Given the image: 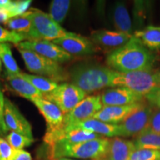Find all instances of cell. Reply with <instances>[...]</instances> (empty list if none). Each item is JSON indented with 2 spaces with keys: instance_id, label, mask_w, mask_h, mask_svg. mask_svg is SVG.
I'll return each mask as SVG.
<instances>
[{
  "instance_id": "obj_20",
  "label": "cell",
  "mask_w": 160,
  "mask_h": 160,
  "mask_svg": "<svg viewBox=\"0 0 160 160\" xmlns=\"http://www.w3.org/2000/svg\"><path fill=\"white\" fill-rule=\"evenodd\" d=\"M112 20L117 31L132 34L133 27L127 8L123 2H116L112 11Z\"/></svg>"
},
{
  "instance_id": "obj_32",
  "label": "cell",
  "mask_w": 160,
  "mask_h": 160,
  "mask_svg": "<svg viewBox=\"0 0 160 160\" xmlns=\"http://www.w3.org/2000/svg\"><path fill=\"white\" fill-rule=\"evenodd\" d=\"M147 130L160 134V109L153 111Z\"/></svg>"
},
{
  "instance_id": "obj_6",
  "label": "cell",
  "mask_w": 160,
  "mask_h": 160,
  "mask_svg": "<svg viewBox=\"0 0 160 160\" xmlns=\"http://www.w3.org/2000/svg\"><path fill=\"white\" fill-rule=\"evenodd\" d=\"M158 86L155 73L152 71L128 73L115 71L112 79V88H127L143 97L148 94L152 90Z\"/></svg>"
},
{
  "instance_id": "obj_39",
  "label": "cell",
  "mask_w": 160,
  "mask_h": 160,
  "mask_svg": "<svg viewBox=\"0 0 160 160\" xmlns=\"http://www.w3.org/2000/svg\"><path fill=\"white\" fill-rule=\"evenodd\" d=\"M159 160H160V159H159Z\"/></svg>"
},
{
  "instance_id": "obj_31",
  "label": "cell",
  "mask_w": 160,
  "mask_h": 160,
  "mask_svg": "<svg viewBox=\"0 0 160 160\" xmlns=\"http://www.w3.org/2000/svg\"><path fill=\"white\" fill-rule=\"evenodd\" d=\"M13 150L6 139L0 137V160H8Z\"/></svg>"
},
{
  "instance_id": "obj_9",
  "label": "cell",
  "mask_w": 160,
  "mask_h": 160,
  "mask_svg": "<svg viewBox=\"0 0 160 160\" xmlns=\"http://www.w3.org/2000/svg\"><path fill=\"white\" fill-rule=\"evenodd\" d=\"M153 111V108L143 103L139 108L126 118L122 122L119 124V137H137L147 130Z\"/></svg>"
},
{
  "instance_id": "obj_7",
  "label": "cell",
  "mask_w": 160,
  "mask_h": 160,
  "mask_svg": "<svg viewBox=\"0 0 160 160\" xmlns=\"http://www.w3.org/2000/svg\"><path fill=\"white\" fill-rule=\"evenodd\" d=\"M86 97L85 92L71 83L59 84L51 93L43 95L44 99L57 105L64 115L74 108Z\"/></svg>"
},
{
  "instance_id": "obj_2",
  "label": "cell",
  "mask_w": 160,
  "mask_h": 160,
  "mask_svg": "<svg viewBox=\"0 0 160 160\" xmlns=\"http://www.w3.org/2000/svg\"><path fill=\"white\" fill-rule=\"evenodd\" d=\"M115 71L102 65L84 64L71 70L69 78L71 84L77 86L86 93L112 87Z\"/></svg>"
},
{
  "instance_id": "obj_5",
  "label": "cell",
  "mask_w": 160,
  "mask_h": 160,
  "mask_svg": "<svg viewBox=\"0 0 160 160\" xmlns=\"http://www.w3.org/2000/svg\"><path fill=\"white\" fill-rule=\"evenodd\" d=\"M28 71L58 83L66 81L69 75L59 63L28 50L18 49Z\"/></svg>"
},
{
  "instance_id": "obj_33",
  "label": "cell",
  "mask_w": 160,
  "mask_h": 160,
  "mask_svg": "<svg viewBox=\"0 0 160 160\" xmlns=\"http://www.w3.org/2000/svg\"><path fill=\"white\" fill-rule=\"evenodd\" d=\"M145 98L152 106L160 109V86L152 90L148 94L145 96Z\"/></svg>"
},
{
  "instance_id": "obj_10",
  "label": "cell",
  "mask_w": 160,
  "mask_h": 160,
  "mask_svg": "<svg viewBox=\"0 0 160 160\" xmlns=\"http://www.w3.org/2000/svg\"><path fill=\"white\" fill-rule=\"evenodd\" d=\"M18 49L28 50L57 63H62L72 59V56L61 47L48 40L25 41L17 45Z\"/></svg>"
},
{
  "instance_id": "obj_17",
  "label": "cell",
  "mask_w": 160,
  "mask_h": 160,
  "mask_svg": "<svg viewBox=\"0 0 160 160\" xmlns=\"http://www.w3.org/2000/svg\"><path fill=\"white\" fill-rule=\"evenodd\" d=\"M135 150L133 141L113 137L110 139L108 148L106 153L97 160H128Z\"/></svg>"
},
{
  "instance_id": "obj_37",
  "label": "cell",
  "mask_w": 160,
  "mask_h": 160,
  "mask_svg": "<svg viewBox=\"0 0 160 160\" xmlns=\"http://www.w3.org/2000/svg\"><path fill=\"white\" fill-rule=\"evenodd\" d=\"M57 160H74V159H68V158H62V159H59Z\"/></svg>"
},
{
  "instance_id": "obj_19",
  "label": "cell",
  "mask_w": 160,
  "mask_h": 160,
  "mask_svg": "<svg viewBox=\"0 0 160 160\" xmlns=\"http://www.w3.org/2000/svg\"><path fill=\"white\" fill-rule=\"evenodd\" d=\"M7 81L10 87L19 96L33 102V100L43 98V94L35 88L28 81L18 75H7Z\"/></svg>"
},
{
  "instance_id": "obj_13",
  "label": "cell",
  "mask_w": 160,
  "mask_h": 160,
  "mask_svg": "<svg viewBox=\"0 0 160 160\" xmlns=\"http://www.w3.org/2000/svg\"><path fill=\"white\" fill-rule=\"evenodd\" d=\"M145 98L124 87L106 90L101 94L103 106H122L142 103Z\"/></svg>"
},
{
  "instance_id": "obj_11",
  "label": "cell",
  "mask_w": 160,
  "mask_h": 160,
  "mask_svg": "<svg viewBox=\"0 0 160 160\" xmlns=\"http://www.w3.org/2000/svg\"><path fill=\"white\" fill-rule=\"evenodd\" d=\"M4 117L8 131L17 132L30 139H34L31 125L22 114L17 106L8 98H5Z\"/></svg>"
},
{
  "instance_id": "obj_22",
  "label": "cell",
  "mask_w": 160,
  "mask_h": 160,
  "mask_svg": "<svg viewBox=\"0 0 160 160\" xmlns=\"http://www.w3.org/2000/svg\"><path fill=\"white\" fill-rule=\"evenodd\" d=\"M5 25L11 31L25 35L28 40V35L31 32L33 25L31 11L28 10L23 14L11 18L5 23Z\"/></svg>"
},
{
  "instance_id": "obj_34",
  "label": "cell",
  "mask_w": 160,
  "mask_h": 160,
  "mask_svg": "<svg viewBox=\"0 0 160 160\" xmlns=\"http://www.w3.org/2000/svg\"><path fill=\"white\" fill-rule=\"evenodd\" d=\"M8 160H32L31 153L25 150H13Z\"/></svg>"
},
{
  "instance_id": "obj_15",
  "label": "cell",
  "mask_w": 160,
  "mask_h": 160,
  "mask_svg": "<svg viewBox=\"0 0 160 160\" xmlns=\"http://www.w3.org/2000/svg\"><path fill=\"white\" fill-rule=\"evenodd\" d=\"M63 131H68L72 130H85L91 131L102 137H118L120 136V129L119 125H112L103 122L99 120L92 119L85 120L82 122L59 128Z\"/></svg>"
},
{
  "instance_id": "obj_1",
  "label": "cell",
  "mask_w": 160,
  "mask_h": 160,
  "mask_svg": "<svg viewBox=\"0 0 160 160\" xmlns=\"http://www.w3.org/2000/svg\"><path fill=\"white\" fill-rule=\"evenodd\" d=\"M106 63L109 68L121 73L152 71L155 55L133 35L125 45L107 56Z\"/></svg>"
},
{
  "instance_id": "obj_35",
  "label": "cell",
  "mask_w": 160,
  "mask_h": 160,
  "mask_svg": "<svg viewBox=\"0 0 160 160\" xmlns=\"http://www.w3.org/2000/svg\"><path fill=\"white\" fill-rule=\"evenodd\" d=\"M11 13L8 11L2 8H0V23H6L9 19H11Z\"/></svg>"
},
{
  "instance_id": "obj_3",
  "label": "cell",
  "mask_w": 160,
  "mask_h": 160,
  "mask_svg": "<svg viewBox=\"0 0 160 160\" xmlns=\"http://www.w3.org/2000/svg\"><path fill=\"white\" fill-rule=\"evenodd\" d=\"M109 142L110 139L106 137L77 144L57 142L50 145V154L52 160L62 158L97 160L106 153Z\"/></svg>"
},
{
  "instance_id": "obj_28",
  "label": "cell",
  "mask_w": 160,
  "mask_h": 160,
  "mask_svg": "<svg viewBox=\"0 0 160 160\" xmlns=\"http://www.w3.org/2000/svg\"><path fill=\"white\" fill-rule=\"evenodd\" d=\"M25 41H27V38L25 35L0 26V43L11 42L17 45Z\"/></svg>"
},
{
  "instance_id": "obj_30",
  "label": "cell",
  "mask_w": 160,
  "mask_h": 160,
  "mask_svg": "<svg viewBox=\"0 0 160 160\" xmlns=\"http://www.w3.org/2000/svg\"><path fill=\"white\" fill-rule=\"evenodd\" d=\"M5 97L2 91L0 89V137L5 136L8 132V129L5 125L4 117V109H5Z\"/></svg>"
},
{
  "instance_id": "obj_16",
  "label": "cell",
  "mask_w": 160,
  "mask_h": 160,
  "mask_svg": "<svg viewBox=\"0 0 160 160\" xmlns=\"http://www.w3.org/2000/svg\"><path fill=\"white\" fill-rule=\"evenodd\" d=\"M142 104L138 103L122 106H103L102 108L96 113L93 118L105 123L119 125Z\"/></svg>"
},
{
  "instance_id": "obj_21",
  "label": "cell",
  "mask_w": 160,
  "mask_h": 160,
  "mask_svg": "<svg viewBox=\"0 0 160 160\" xmlns=\"http://www.w3.org/2000/svg\"><path fill=\"white\" fill-rule=\"evenodd\" d=\"M133 35L151 51L160 50V26H148Z\"/></svg>"
},
{
  "instance_id": "obj_23",
  "label": "cell",
  "mask_w": 160,
  "mask_h": 160,
  "mask_svg": "<svg viewBox=\"0 0 160 160\" xmlns=\"http://www.w3.org/2000/svg\"><path fill=\"white\" fill-rule=\"evenodd\" d=\"M135 149H149L160 151V134L145 130L137 136L133 141Z\"/></svg>"
},
{
  "instance_id": "obj_25",
  "label": "cell",
  "mask_w": 160,
  "mask_h": 160,
  "mask_svg": "<svg viewBox=\"0 0 160 160\" xmlns=\"http://www.w3.org/2000/svg\"><path fill=\"white\" fill-rule=\"evenodd\" d=\"M0 58L5 65L7 75H18L21 73L8 43H0Z\"/></svg>"
},
{
  "instance_id": "obj_4",
  "label": "cell",
  "mask_w": 160,
  "mask_h": 160,
  "mask_svg": "<svg viewBox=\"0 0 160 160\" xmlns=\"http://www.w3.org/2000/svg\"><path fill=\"white\" fill-rule=\"evenodd\" d=\"M32 12L33 25L31 32L28 35L27 41L33 40H53L71 35L72 32L64 29L59 24L52 19L50 14L37 8L30 9Z\"/></svg>"
},
{
  "instance_id": "obj_12",
  "label": "cell",
  "mask_w": 160,
  "mask_h": 160,
  "mask_svg": "<svg viewBox=\"0 0 160 160\" xmlns=\"http://www.w3.org/2000/svg\"><path fill=\"white\" fill-rule=\"evenodd\" d=\"M52 42L71 56L90 55L97 51V47L91 39L74 33Z\"/></svg>"
},
{
  "instance_id": "obj_8",
  "label": "cell",
  "mask_w": 160,
  "mask_h": 160,
  "mask_svg": "<svg viewBox=\"0 0 160 160\" xmlns=\"http://www.w3.org/2000/svg\"><path fill=\"white\" fill-rule=\"evenodd\" d=\"M103 108L101 95L87 96L73 110L64 115L61 128L80 123L92 119Z\"/></svg>"
},
{
  "instance_id": "obj_26",
  "label": "cell",
  "mask_w": 160,
  "mask_h": 160,
  "mask_svg": "<svg viewBox=\"0 0 160 160\" xmlns=\"http://www.w3.org/2000/svg\"><path fill=\"white\" fill-rule=\"evenodd\" d=\"M71 1L68 0H53L50 7V16L58 24H61L67 17Z\"/></svg>"
},
{
  "instance_id": "obj_36",
  "label": "cell",
  "mask_w": 160,
  "mask_h": 160,
  "mask_svg": "<svg viewBox=\"0 0 160 160\" xmlns=\"http://www.w3.org/2000/svg\"><path fill=\"white\" fill-rule=\"evenodd\" d=\"M154 73H155V77H156V79H157L158 85L160 86V70L157 71V72H154Z\"/></svg>"
},
{
  "instance_id": "obj_38",
  "label": "cell",
  "mask_w": 160,
  "mask_h": 160,
  "mask_svg": "<svg viewBox=\"0 0 160 160\" xmlns=\"http://www.w3.org/2000/svg\"><path fill=\"white\" fill-rule=\"evenodd\" d=\"M2 60H1V58H0V73H1V71H2Z\"/></svg>"
},
{
  "instance_id": "obj_14",
  "label": "cell",
  "mask_w": 160,
  "mask_h": 160,
  "mask_svg": "<svg viewBox=\"0 0 160 160\" xmlns=\"http://www.w3.org/2000/svg\"><path fill=\"white\" fill-rule=\"evenodd\" d=\"M33 102L45 120L47 126L46 132L56 131L62 127L64 113L57 105L44 98L33 100Z\"/></svg>"
},
{
  "instance_id": "obj_18",
  "label": "cell",
  "mask_w": 160,
  "mask_h": 160,
  "mask_svg": "<svg viewBox=\"0 0 160 160\" xmlns=\"http://www.w3.org/2000/svg\"><path fill=\"white\" fill-rule=\"evenodd\" d=\"M133 37V34L112 31L108 30H99L91 33V38L95 45L108 48H118L125 45Z\"/></svg>"
},
{
  "instance_id": "obj_29",
  "label": "cell",
  "mask_w": 160,
  "mask_h": 160,
  "mask_svg": "<svg viewBox=\"0 0 160 160\" xmlns=\"http://www.w3.org/2000/svg\"><path fill=\"white\" fill-rule=\"evenodd\" d=\"M160 151L149 149L135 150L131 153L128 160H159Z\"/></svg>"
},
{
  "instance_id": "obj_27",
  "label": "cell",
  "mask_w": 160,
  "mask_h": 160,
  "mask_svg": "<svg viewBox=\"0 0 160 160\" xmlns=\"http://www.w3.org/2000/svg\"><path fill=\"white\" fill-rule=\"evenodd\" d=\"M5 139L13 150H22L24 148L28 147L34 142V139H30L14 131H11L8 134L6 135Z\"/></svg>"
},
{
  "instance_id": "obj_24",
  "label": "cell",
  "mask_w": 160,
  "mask_h": 160,
  "mask_svg": "<svg viewBox=\"0 0 160 160\" xmlns=\"http://www.w3.org/2000/svg\"><path fill=\"white\" fill-rule=\"evenodd\" d=\"M19 75L27 81H28L35 88L41 92L43 95L51 93L59 85V84L53 80L41 77V76L28 74V73H22V72H21Z\"/></svg>"
}]
</instances>
